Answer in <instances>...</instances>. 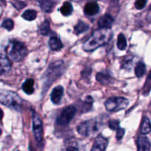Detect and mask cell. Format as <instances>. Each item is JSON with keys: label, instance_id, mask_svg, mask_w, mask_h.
Here are the masks:
<instances>
[{"label": "cell", "instance_id": "19", "mask_svg": "<svg viewBox=\"0 0 151 151\" xmlns=\"http://www.w3.org/2000/svg\"><path fill=\"white\" fill-rule=\"evenodd\" d=\"M151 131V122L148 117L145 116L143 119L141 126L142 134H147Z\"/></svg>", "mask_w": 151, "mask_h": 151}, {"label": "cell", "instance_id": "8", "mask_svg": "<svg viewBox=\"0 0 151 151\" xmlns=\"http://www.w3.org/2000/svg\"><path fill=\"white\" fill-rule=\"evenodd\" d=\"M32 130L35 139L40 142L43 139V124L39 116L35 111H32Z\"/></svg>", "mask_w": 151, "mask_h": 151}, {"label": "cell", "instance_id": "9", "mask_svg": "<svg viewBox=\"0 0 151 151\" xmlns=\"http://www.w3.org/2000/svg\"><path fill=\"white\" fill-rule=\"evenodd\" d=\"M109 141L103 136H98L94 140L91 151H105L107 147Z\"/></svg>", "mask_w": 151, "mask_h": 151}, {"label": "cell", "instance_id": "24", "mask_svg": "<svg viewBox=\"0 0 151 151\" xmlns=\"http://www.w3.org/2000/svg\"><path fill=\"white\" fill-rule=\"evenodd\" d=\"M37 16V12L34 10H27L22 14V17L27 21H32L35 19Z\"/></svg>", "mask_w": 151, "mask_h": 151}, {"label": "cell", "instance_id": "2", "mask_svg": "<svg viewBox=\"0 0 151 151\" xmlns=\"http://www.w3.org/2000/svg\"><path fill=\"white\" fill-rule=\"evenodd\" d=\"M9 58L16 62L21 61L27 55V49L23 43L18 41H12L6 49Z\"/></svg>", "mask_w": 151, "mask_h": 151}, {"label": "cell", "instance_id": "13", "mask_svg": "<svg viewBox=\"0 0 151 151\" xmlns=\"http://www.w3.org/2000/svg\"><path fill=\"white\" fill-rule=\"evenodd\" d=\"M114 19L111 15L106 14L102 16L98 22V26L100 29H110L113 25Z\"/></svg>", "mask_w": 151, "mask_h": 151}, {"label": "cell", "instance_id": "12", "mask_svg": "<svg viewBox=\"0 0 151 151\" xmlns=\"http://www.w3.org/2000/svg\"><path fill=\"white\" fill-rule=\"evenodd\" d=\"M11 69V63L9 58L4 55L0 54V75H3L9 72Z\"/></svg>", "mask_w": 151, "mask_h": 151}, {"label": "cell", "instance_id": "5", "mask_svg": "<svg viewBox=\"0 0 151 151\" xmlns=\"http://www.w3.org/2000/svg\"><path fill=\"white\" fill-rule=\"evenodd\" d=\"M129 104L128 99L121 97H113L108 99L105 103L106 109L109 111L115 112L123 110Z\"/></svg>", "mask_w": 151, "mask_h": 151}, {"label": "cell", "instance_id": "28", "mask_svg": "<svg viewBox=\"0 0 151 151\" xmlns=\"http://www.w3.org/2000/svg\"><path fill=\"white\" fill-rule=\"evenodd\" d=\"M119 127V120H112L109 122V128L112 130H117Z\"/></svg>", "mask_w": 151, "mask_h": 151}, {"label": "cell", "instance_id": "32", "mask_svg": "<svg viewBox=\"0 0 151 151\" xmlns=\"http://www.w3.org/2000/svg\"><path fill=\"white\" fill-rule=\"evenodd\" d=\"M3 115H4V114H3V111H2V110H1V109H0V120H1V119H2V117H3Z\"/></svg>", "mask_w": 151, "mask_h": 151}, {"label": "cell", "instance_id": "17", "mask_svg": "<svg viewBox=\"0 0 151 151\" xmlns=\"http://www.w3.org/2000/svg\"><path fill=\"white\" fill-rule=\"evenodd\" d=\"M49 46L52 51H58L63 47V44L56 37H52L49 41Z\"/></svg>", "mask_w": 151, "mask_h": 151}, {"label": "cell", "instance_id": "15", "mask_svg": "<svg viewBox=\"0 0 151 151\" xmlns=\"http://www.w3.org/2000/svg\"><path fill=\"white\" fill-rule=\"evenodd\" d=\"M138 151H149L150 148V143L146 137H139L137 141Z\"/></svg>", "mask_w": 151, "mask_h": 151}, {"label": "cell", "instance_id": "34", "mask_svg": "<svg viewBox=\"0 0 151 151\" xmlns=\"http://www.w3.org/2000/svg\"><path fill=\"white\" fill-rule=\"evenodd\" d=\"M1 132H2V131H1V128H0V135H1Z\"/></svg>", "mask_w": 151, "mask_h": 151}, {"label": "cell", "instance_id": "11", "mask_svg": "<svg viewBox=\"0 0 151 151\" xmlns=\"http://www.w3.org/2000/svg\"><path fill=\"white\" fill-rule=\"evenodd\" d=\"M63 91H64V89L61 86H56L55 88H53L50 97H51L52 102L54 104H59L60 103L63 95Z\"/></svg>", "mask_w": 151, "mask_h": 151}, {"label": "cell", "instance_id": "1", "mask_svg": "<svg viewBox=\"0 0 151 151\" xmlns=\"http://www.w3.org/2000/svg\"><path fill=\"white\" fill-rule=\"evenodd\" d=\"M112 36L113 32L110 29H97L83 44V50L87 52L94 51L98 47L107 44Z\"/></svg>", "mask_w": 151, "mask_h": 151}, {"label": "cell", "instance_id": "20", "mask_svg": "<svg viewBox=\"0 0 151 151\" xmlns=\"http://www.w3.org/2000/svg\"><path fill=\"white\" fill-rule=\"evenodd\" d=\"M88 28H89V27H88V24L84 23L83 22L80 21L78 23V24L75 27V31H74V32H75V33L76 34V35H80V34L83 33L86 31L88 30Z\"/></svg>", "mask_w": 151, "mask_h": 151}, {"label": "cell", "instance_id": "22", "mask_svg": "<svg viewBox=\"0 0 151 151\" xmlns=\"http://www.w3.org/2000/svg\"><path fill=\"white\" fill-rule=\"evenodd\" d=\"M146 66L143 62H139L135 68V74L137 77L141 78L145 74Z\"/></svg>", "mask_w": 151, "mask_h": 151}, {"label": "cell", "instance_id": "31", "mask_svg": "<svg viewBox=\"0 0 151 151\" xmlns=\"http://www.w3.org/2000/svg\"><path fill=\"white\" fill-rule=\"evenodd\" d=\"M13 4L14 7H16V8L19 9V10L23 8L24 7H25V6H26V4H25L24 2H23V1H13Z\"/></svg>", "mask_w": 151, "mask_h": 151}, {"label": "cell", "instance_id": "25", "mask_svg": "<svg viewBox=\"0 0 151 151\" xmlns=\"http://www.w3.org/2000/svg\"><path fill=\"white\" fill-rule=\"evenodd\" d=\"M50 32V22L48 20H45L40 26V32L43 35H47Z\"/></svg>", "mask_w": 151, "mask_h": 151}, {"label": "cell", "instance_id": "18", "mask_svg": "<svg viewBox=\"0 0 151 151\" xmlns=\"http://www.w3.org/2000/svg\"><path fill=\"white\" fill-rule=\"evenodd\" d=\"M34 81L32 79H28L22 85V90L27 94H32L34 92Z\"/></svg>", "mask_w": 151, "mask_h": 151}, {"label": "cell", "instance_id": "33", "mask_svg": "<svg viewBox=\"0 0 151 151\" xmlns=\"http://www.w3.org/2000/svg\"><path fill=\"white\" fill-rule=\"evenodd\" d=\"M149 78H150V79H151V72L150 73V75H149Z\"/></svg>", "mask_w": 151, "mask_h": 151}, {"label": "cell", "instance_id": "7", "mask_svg": "<svg viewBox=\"0 0 151 151\" xmlns=\"http://www.w3.org/2000/svg\"><path fill=\"white\" fill-rule=\"evenodd\" d=\"M76 114V108L73 106H70L66 107L60 113V116L57 119L58 125L61 126H66L72 121L73 117Z\"/></svg>", "mask_w": 151, "mask_h": 151}, {"label": "cell", "instance_id": "10", "mask_svg": "<svg viewBox=\"0 0 151 151\" xmlns=\"http://www.w3.org/2000/svg\"><path fill=\"white\" fill-rule=\"evenodd\" d=\"M64 151H84V147L78 140L70 139L65 144Z\"/></svg>", "mask_w": 151, "mask_h": 151}, {"label": "cell", "instance_id": "21", "mask_svg": "<svg viewBox=\"0 0 151 151\" xmlns=\"http://www.w3.org/2000/svg\"><path fill=\"white\" fill-rule=\"evenodd\" d=\"M60 13L65 16H68L69 15L72 14V11H73V7H72V4L69 1H66L64 4L62 5V7L60 9Z\"/></svg>", "mask_w": 151, "mask_h": 151}, {"label": "cell", "instance_id": "29", "mask_svg": "<svg viewBox=\"0 0 151 151\" xmlns=\"http://www.w3.org/2000/svg\"><path fill=\"white\" fill-rule=\"evenodd\" d=\"M146 2H147V0H137L135 4L136 7L138 10H141V9H142L145 6Z\"/></svg>", "mask_w": 151, "mask_h": 151}, {"label": "cell", "instance_id": "6", "mask_svg": "<svg viewBox=\"0 0 151 151\" xmlns=\"http://www.w3.org/2000/svg\"><path fill=\"white\" fill-rule=\"evenodd\" d=\"M99 130L98 122L95 119H90L78 125V131L81 135L88 137Z\"/></svg>", "mask_w": 151, "mask_h": 151}, {"label": "cell", "instance_id": "26", "mask_svg": "<svg viewBox=\"0 0 151 151\" xmlns=\"http://www.w3.org/2000/svg\"><path fill=\"white\" fill-rule=\"evenodd\" d=\"M97 80L103 84L108 83H110L111 81V76L110 75H108L106 74L103 73H98L97 75Z\"/></svg>", "mask_w": 151, "mask_h": 151}, {"label": "cell", "instance_id": "30", "mask_svg": "<svg viewBox=\"0 0 151 151\" xmlns=\"http://www.w3.org/2000/svg\"><path fill=\"white\" fill-rule=\"evenodd\" d=\"M124 134H125V129L124 128H119L116 131V139L117 140H121L123 137Z\"/></svg>", "mask_w": 151, "mask_h": 151}, {"label": "cell", "instance_id": "3", "mask_svg": "<svg viewBox=\"0 0 151 151\" xmlns=\"http://www.w3.org/2000/svg\"><path fill=\"white\" fill-rule=\"evenodd\" d=\"M0 103L12 109L19 111L22 106V100L16 93L13 91H1Z\"/></svg>", "mask_w": 151, "mask_h": 151}, {"label": "cell", "instance_id": "14", "mask_svg": "<svg viewBox=\"0 0 151 151\" xmlns=\"http://www.w3.org/2000/svg\"><path fill=\"white\" fill-rule=\"evenodd\" d=\"M100 10V7L97 3L91 1V2L87 3L84 7V13L88 16H94L97 14Z\"/></svg>", "mask_w": 151, "mask_h": 151}, {"label": "cell", "instance_id": "27", "mask_svg": "<svg viewBox=\"0 0 151 151\" xmlns=\"http://www.w3.org/2000/svg\"><path fill=\"white\" fill-rule=\"evenodd\" d=\"M1 27L4 28H5V29H7V30L10 31L13 29V27H14V23H13V20H11V19H5V20L3 22L2 24H1Z\"/></svg>", "mask_w": 151, "mask_h": 151}, {"label": "cell", "instance_id": "4", "mask_svg": "<svg viewBox=\"0 0 151 151\" xmlns=\"http://www.w3.org/2000/svg\"><path fill=\"white\" fill-rule=\"evenodd\" d=\"M63 62L61 60H58L51 63L50 67L44 75V87H49L52 83L57 79L63 73Z\"/></svg>", "mask_w": 151, "mask_h": 151}, {"label": "cell", "instance_id": "23", "mask_svg": "<svg viewBox=\"0 0 151 151\" xmlns=\"http://www.w3.org/2000/svg\"><path fill=\"white\" fill-rule=\"evenodd\" d=\"M117 47L120 50H125L127 47V41L126 38L124 34L120 33L118 36L117 39Z\"/></svg>", "mask_w": 151, "mask_h": 151}, {"label": "cell", "instance_id": "16", "mask_svg": "<svg viewBox=\"0 0 151 151\" xmlns=\"http://www.w3.org/2000/svg\"><path fill=\"white\" fill-rule=\"evenodd\" d=\"M58 0H39L40 6L45 12H51L57 3Z\"/></svg>", "mask_w": 151, "mask_h": 151}]
</instances>
